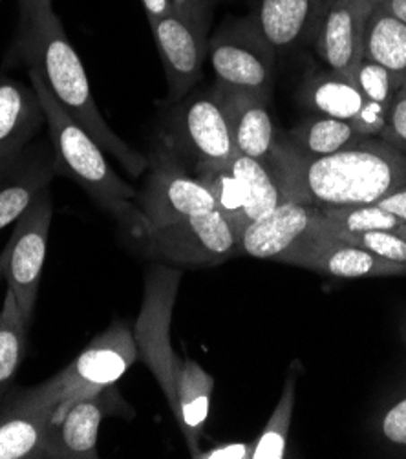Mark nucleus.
<instances>
[{
    "mask_svg": "<svg viewBox=\"0 0 406 459\" xmlns=\"http://www.w3.org/2000/svg\"><path fill=\"white\" fill-rule=\"evenodd\" d=\"M265 165L284 200L317 209L376 204L406 186V154L381 137H365L330 156L306 158L279 135L273 156Z\"/></svg>",
    "mask_w": 406,
    "mask_h": 459,
    "instance_id": "f257e3e1",
    "label": "nucleus"
},
{
    "mask_svg": "<svg viewBox=\"0 0 406 459\" xmlns=\"http://www.w3.org/2000/svg\"><path fill=\"white\" fill-rule=\"evenodd\" d=\"M24 63L35 70L57 103L114 156L134 178L149 169V156H143L107 125L90 90L84 66L68 40L54 6H44L28 17H21L19 33L12 46L6 65Z\"/></svg>",
    "mask_w": 406,
    "mask_h": 459,
    "instance_id": "f03ea898",
    "label": "nucleus"
},
{
    "mask_svg": "<svg viewBox=\"0 0 406 459\" xmlns=\"http://www.w3.org/2000/svg\"><path fill=\"white\" fill-rule=\"evenodd\" d=\"M30 84L47 114L48 137L57 160L59 176H68L82 187L103 211L110 212L130 237L143 229V214L135 204V189L116 174L105 158V151L54 98L35 70H28Z\"/></svg>",
    "mask_w": 406,
    "mask_h": 459,
    "instance_id": "7ed1b4c3",
    "label": "nucleus"
},
{
    "mask_svg": "<svg viewBox=\"0 0 406 459\" xmlns=\"http://www.w3.org/2000/svg\"><path fill=\"white\" fill-rule=\"evenodd\" d=\"M138 357V344L130 328L116 320L103 333L90 342L65 370L52 379L40 383L57 411L68 403L94 395L103 388L116 385Z\"/></svg>",
    "mask_w": 406,
    "mask_h": 459,
    "instance_id": "20e7f679",
    "label": "nucleus"
},
{
    "mask_svg": "<svg viewBox=\"0 0 406 459\" xmlns=\"http://www.w3.org/2000/svg\"><path fill=\"white\" fill-rule=\"evenodd\" d=\"M135 204L143 214V229L163 227L216 209L205 186L189 172L163 140L154 145L149 156L145 183L135 195Z\"/></svg>",
    "mask_w": 406,
    "mask_h": 459,
    "instance_id": "39448f33",
    "label": "nucleus"
},
{
    "mask_svg": "<svg viewBox=\"0 0 406 459\" xmlns=\"http://www.w3.org/2000/svg\"><path fill=\"white\" fill-rule=\"evenodd\" d=\"M161 140L193 174L209 167H229L237 156L223 112L211 88L205 94L174 103Z\"/></svg>",
    "mask_w": 406,
    "mask_h": 459,
    "instance_id": "423d86ee",
    "label": "nucleus"
},
{
    "mask_svg": "<svg viewBox=\"0 0 406 459\" xmlns=\"http://www.w3.org/2000/svg\"><path fill=\"white\" fill-rule=\"evenodd\" d=\"M134 240L147 256L179 265H218L238 253V235L216 209L163 227L143 229Z\"/></svg>",
    "mask_w": 406,
    "mask_h": 459,
    "instance_id": "0eeeda50",
    "label": "nucleus"
},
{
    "mask_svg": "<svg viewBox=\"0 0 406 459\" xmlns=\"http://www.w3.org/2000/svg\"><path fill=\"white\" fill-rule=\"evenodd\" d=\"M207 57L216 82L267 98L273 94L277 52L249 15L225 22L209 39Z\"/></svg>",
    "mask_w": 406,
    "mask_h": 459,
    "instance_id": "6e6552de",
    "label": "nucleus"
},
{
    "mask_svg": "<svg viewBox=\"0 0 406 459\" xmlns=\"http://www.w3.org/2000/svg\"><path fill=\"white\" fill-rule=\"evenodd\" d=\"M149 24L167 75V103L174 105L187 98L202 79L209 54L211 21L172 4L165 15L149 19Z\"/></svg>",
    "mask_w": 406,
    "mask_h": 459,
    "instance_id": "1a4fd4ad",
    "label": "nucleus"
},
{
    "mask_svg": "<svg viewBox=\"0 0 406 459\" xmlns=\"http://www.w3.org/2000/svg\"><path fill=\"white\" fill-rule=\"evenodd\" d=\"M52 216V196L48 189H44L19 216L13 235L4 247V281L15 293L19 309L28 325L31 323L35 311L42 265L44 258H47Z\"/></svg>",
    "mask_w": 406,
    "mask_h": 459,
    "instance_id": "9d476101",
    "label": "nucleus"
},
{
    "mask_svg": "<svg viewBox=\"0 0 406 459\" xmlns=\"http://www.w3.org/2000/svg\"><path fill=\"white\" fill-rule=\"evenodd\" d=\"M108 416L134 418L132 406L121 397L116 385L68 403L57 411L50 425L47 457L98 459L99 429Z\"/></svg>",
    "mask_w": 406,
    "mask_h": 459,
    "instance_id": "9b49d317",
    "label": "nucleus"
},
{
    "mask_svg": "<svg viewBox=\"0 0 406 459\" xmlns=\"http://www.w3.org/2000/svg\"><path fill=\"white\" fill-rule=\"evenodd\" d=\"M277 262L298 265L333 279H379L406 274V265L388 262L344 238L309 227Z\"/></svg>",
    "mask_w": 406,
    "mask_h": 459,
    "instance_id": "f8f14e48",
    "label": "nucleus"
},
{
    "mask_svg": "<svg viewBox=\"0 0 406 459\" xmlns=\"http://www.w3.org/2000/svg\"><path fill=\"white\" fill-rule=\"evenodd\" d=\"M179 271L158 267L149 277L147 300L138 323V341L142 344L143 359L156 376L172 414L177 411L176 401V372L179 360L168 342V325L172 304L176 300V288Z\"/></svg>",
    "mask_w": 406,
    "mask_h": 459,
    "instance_id": "ddd939ff",
    "label": "nucleus"
},
{
    "mask_svg": "<svg viewBox=\"0 0 406 459\" xmlns=\"http://www.w3.org/2000/svg\"><path fill=\"white\" fill-rule=\"evenodd\" d=\"M56 410L39 385L13 388L0 403V459L47 457Z\"/></svg>",
    "mask_w": 406,
    "mask_h": 459,
    "instance_id": "4468645a",
    "label": "nucleus"
},
{
    "mask_svg": "<svg viewBox=\"0 0 406 459\" xmlns=\"http://www.w3.org/2000/svg\"><path fill=\"white\" fill-rule=\"evenodd\" d=\"M57 174L50 137H35L22 151L0 160V231L17 221Z\"/></svg>",
    "mask_w": 406,
    "mask_h": 459,
    "instance_id": "2eb2a0df",
    "label": "nucleus"
},
{
    "mask_svg": "<svg viewBox=\"0 0 406 459\" xmlns=\"http://www.w3.org/2000/svg\"><path fill=\"white\" fill-rule=\"evenodd\" d=\"M211 91L228 123L237 154L258 160L265 165L273 156L281 135L269 114L271 98L220 82H216Z\"/></svg>",
    "mask_w": 406,
    "mask_h": 459,
    "instance_id": "dca6fc26",
    "label": "nucleus"
},
{
    "mask_svg": "<svg viewBox=\"0 0 406 459\" xmlns=\"http://www.w3.org/2000/svg\"><path fill=\"white\" fill-rule=\"evenodd\" d=\"M376 4L372 0H328L313 46L326 68L353 75L363 59L367 21Z\"/></svg>",
    "mask_w": 406,
    "mask_h": 459,
    "instance_id": "f3484780",
    "label": "nucleus"
},
{
    "mask_svg": "<svg viewBox=\"0 0 406 459\" xmlns=\"http://www.w3.org/2000/svg\"><path fill=\"white\" fill-rule=\"evenodd\" d=\"M328 0H255L251 21L279 54L313 44Z\"/></svg>",
    "mask_w": 406,
    "mask_h": 459,
    "instance_id": "a211bd4d",
    "label": "nucleus"
},
{
    "mask_svg": "<svg viewBox=\"0 0 406 459\" xmlns=\"http://www.w3.org/2000/svg\"><path fill=\"white\" fill-rule=\"evenodd\" d=\"M319 209L295 202L284 200L273 211L262 218L251 221L238 240V253L253 258L279 260L317 218Z\"/></svg>",
    "mask_w": 406,
    "mask_h": 459,
    "instance_id": "6ab92c4d",
    "label": "nucleus"
},
{
    "mask_svg": "<svg viewBox=\"0 0 406 459\" xmlns=\"http://www.w3.org/2000/svg\"><path fill=\"white\" fill-rule=\"evenodd\" d=\"M47 125L35 88L0 74V160H6L31 143Z\"/></svg>",
    "mask_w": 406,
    "mask_h": 459,
    "instance_id": "aec40b11",
    "label": "nucleus"
},
{
    "mask_svg": "<svg viewBox=\"0 0 406 459\" xmlns=\"http://www.w3.org/2000/svg\"><path fill=\"white\" fill-rule=\"evenodd\" d=\"M300 105L319 116L351 121L367 103L353 77L330 68L307 74L298 88Z\"/></svg>",
    "mask_w": 406,
    "mask_h": 459,
    "instance_id": "412c9836",
    "label": "nucleus"
},
{
    "mask_svg": "<svg viewBox=\"0 0 406 459\" xmlns=\"http://www.w3.org/2000/svg\"><path fill=\"white\" fill-rule=\"evenodd\" d=\"M214 388V379L193 359H184L176 372V421L182 429L189 452L198 457V441L209 416V403Z\"/></svg>",
    "mask_w": 406,
    "mask_h": 459,
    "instance_id": "4be33fe9",
    "label": "nucleus"
},
{
    "mask_svg": "<svg viewBox=\"0 0 406 459\" xmlns=\"http://www.w3.org/2000/svg\"><path fill=\"white\" fill-rule=\"evenodd\" d=\"M286 143L306 158H321L335 154L346 147H351L365 140L353 123L348 119H337L315 114L302 119L288 134H284Z\"/></svg>",
    "mask_w": 406,
    "mask_h": 459,
    "instance_id": "5701e85b",
    "label": "nucleus"
},
{
    "mask_svg": "<svg viewBox=\"0 0 406 459\" xmlns=\"http://www.w3.org/2000/svg\"><path fill=\"white\" fill-rule=\"evenodd\" d=\"M363 57L406 79V24L379 4L367 21Z\"/></svg>",
    "mask_w": 406,
    "mask_h": 459,
    "instance_id": "b1692460",
    "label": "nucleus"
},
{
    "mask_svg": "<svg viewBox=\"0 0 406 459\" xmlns=\"http://www.w3.org/2000/svg\"><path fill=\"white\" fill-rule=\"evenodd\" d=\"M28 328L15 293L8 288L0 309V403L13 390L19 368L26 359Z\"/></svg>",
    "mask_w": 406,
    "mask_h": 459,
    "instance_id": "393cba45",
    "label": "nucleus"
},
{
    "mask_svg": "<svg viewBox=\"0 0 406 459\" xmlns=\"http://www.w3.org/2000/svg\"><path fill=\"white\" fill-rule=\"evenodd\" d=\"M401 220L377 204L350 205V207H328L319 209L313 229L333 237H351L370 231H397Z\"/></svg>",
    "mask_w": 406,
    "mask_h": 459,
    "instance_id": "a878e982",
    "label": "nucleus"
},
{
    "mask_svg": "<svg viewBox=\"0 0 406 459\" xmlns=\"http://www.w3.org/2000/svg\"><path fill=\"white\" fill-rule=\"evenodd\" d=\"M229 167L242 186L246 202L244 209L249 223L271 212L284 202L275 176L271 174L269 167L262 161L237 154Z\"/></svg>",
    "mask_w": 406,
    "mask_h": 459,
    "instance_id": "bb28decb",
    "label": "nucleus"
},
{
    "mask_svg": "<svg viewBox=\"0 0 406 459\" xmlns=\"http://www.w3.org/2000/svg\"><path fill=\"white\" fill-rule=\"evenodd\" d=\"M298 374H300V364L295 360L289 366V372L284 381V388L273 410V414H271L269 421L265 423V429L262 430V434L256 437L253 445L251 459H282L286 455Z\"/></svg>",
    "mask_w": 406,
    "mask_h": 459,
    "instance_id": "cd10ccee",
    "label": "nucleus"
},
{
    "mask_svg": "<svg viewBox=\"0 0 406 459\" xmlns=\"http://www.w3.org/2000/svg\"><path fill=\"white\" fill-rule=\"evenodd\" d=\"M193 176L211 193L216 204V211H220L221 216L231 223L240 240L249 221L246 218V209H244L246 205L244 191L238 178L233 174L231 167L200 169V170H194Z\"/></svg>",
    "mask_w": 406,
    "mask_h": 459,
    "instance_id": "c85d7f7f",
    "label": "nucleus"
},
{
    "mask_svg": "<svg viewBox=\"0 0 406 459\" xmlns=\"http://www.w3.org/2000/svg\"><path fill=\"white\" fill-rule=\"evenodd\" d=\"M351 77L357 82L358 90L363 91L367 100L381 103L386 108H390V105L397 94V90L406 81L401 75H397V74L386 70L384 66L372 63L365 57L358 61Z\"/></svg>",
    "mask_w": 406,
    "mask_h": 459,
    "instance_id": "c756f323",
    "label": "nucleus"
},
{
    "mask_svg": "<svg viewBox=\"0 0 406 459\" xmlns=\"http://www.w3.org/2000/svg\"><path fill=\"white\" fill-rule=\"evenodd\" d=\"M342 238L368 249L370 253L388 262L406 265V238L401 237L397 231H370V233L351 235Z\"/></svg>",
    "mask_w": 406,
    "mask_h": 459,
    "instance_id": "7c9ffc66",
    "label": "nucleus"
},
{
    "mask_svg": "<svg viewBox=\"0 0 406 459\" xmlns=\"http://www.w3.org/2000/svg\"><path fill=\"white\" fill-rule=\"evenodd\" d=\"M381 441L399 452H406V394L390 403L377 421Z\"/></svg>",
    "mask_w": 406,
    "mask_h": 459,
    "instance_id": "2f4dec72",
    "label": "nucleus"
},
{
    "mask_svg": "<svg viewBox=\"0 0 406 459\" xmlns=\"http://www.w3.org/2000/svg\"><path fill=\"white\" fill-rule=\"evenodd\" d=\"M381 140L406 154V81L397 90L388 108V119L381 134Z\"/></svg>",
    "mask_w": 406,
    "mask_h": 459,
    "instance_id": "473e14b6",
    "label": "nucleus"
},
{
    "mask_svg": "<svg viewBox=\"0 0 406 459\" xmlns=\"http://www.w3.org/2000/svg\"><path fill=\"white\" fill-rule=\"evenodd\" d=\"M388 119V108L381 103L367 100L363 108L351 119L355 130L363 137H381Z\"/></svg>",
    "mask_w": 406,
    "mask_h": 459,
    "instance_id": "72a5a7b5",
    "label": "nucleus"
},
{
    "mask_svg": "<svg viewBox=\"0 0 406 459\" xmlns=\"http://www.w3.org/2000/svg\"><path fill=\"white\" fill-rule=\"evenodd\" d=\"M253 445L228 443L221 446H214L211 450H200L198 457H202V459H251Z\"/></svg>",
    "mask_w": 406,
    "mask_h": 459,
    "instance_id": "f704fd0d",
    "label": "nucleus"
},
{
    "mask_svg": "<svg viewBox=\"0 0 406 459\" xmlns=\"http://www.w3.org/2000/svg\"><path fill=\"white\" fill-rule=\"evenodd\" d=\"M381 209L388 211L390 214L397 216L402 223H406V186L395 189L393 193L386 195L379 202H376Z\"/></svg>",
    "mask_w": 406,
    "mask_h": 459,
    "instance_id": "c9c22d12",
    "label": "nucleus"
},
{
    "mask_svg": "<svg viewBox=\"0 0 406 459\" xmlns=\"http://www.w3.org/2000/svg\"><path fill=\"white\" fill-rule=\"evenodd\" d=\"M218 0H172V4L182 8V10H187L205 21H211L212 17V10L216 6Z\"/></svg>",
    "mask_w": 406,
    "mask_h": 459,
    "instance_id": "e433bc0d",
    "label": "nucleus"
},
{
    "mask_svg": "<svg viewBox=\"0 0 406 459\" xmlns=\"http://www.w3.org/2000/svg\"><path fill=\"white\" fill-rule=\"evenodd\" d=\"M142 4L147 19H156L172 8V0H142Z\"/></svg>",
    "mask_w": 406,
    "mask_h": 459,
    "instance_id": "4c0bfd02",
    "label": "nucleus"
},
{
    "mask_svg": "<svg viewBox=\"0 0 406 459\" xmlns=\"http://www.w3.org/2000/svg\"><path fill=\"white\" fill-rule=\"evenodd\" d=\"M379 6L406 24V0H383Z\"/></svg>",
    "mask_w": 406,
    "mask_h": 459,
    "instance_id": "58836bf2",
    "label": "nucleus"
},
{
    "mask_svg": "<svg viewBox=\"0 0 406 459\" xmlns=\"http://www.w3.org/2000/svg\"><path fill=\"white\" fill-rule=\"evenodd\" d=\"M21 17H28L44 6H52V0H19Z\"/></svg>",
    "mask_w": 406,
    "mask_h": 459,
    "instance_id": "ea45409f",
    "label": "nucleus"
},
{
    "mask_svg": "<svg viewBox=\"0 0 406 459\" xmlns=\"http://www.w3.org/2000/svg\"><path fill=\"white\" fill-rule=\"evenodd\" d=\"M4 262H6V253L3 249V253H0V281L4 279Z\"/></svg>",
    "mask_w": 406,
    "mask_h": 459,
    "instance_id": "a19ab883",
    "label": "nucleus"
},
{
    "mask_svg": "<svg viewBox=\"0 0 406 459\" xmlns=\"http://www.w3.org/2000/svg\"><path fill=\"white\" fill-rule=\"evenodd\" d=\"M397 233H399L401 237H404V238H406V223H401V227L397 229Z\"/></svg>",
    "mask_w": 406,
    "mask_h": 459,
    "instance_id": "79ce46f5",
    "label": "nucleus"
},
{
    "mask_svg": "<svg viewBox=\"0 0 406 459\" xmlns=\"http://www.w3.org/2000/svg\"><path fill=\"white\" fill-rule=\"evenodd\" d=\"M402 335H404V341H406V320H404V325H402Z\"/></svg>",
    "mask_w": 406,
    "mask_h": 459,
    "instance_id": "37998d69",
    "label": "nucleus"
},
{
    "mask_svg": "<svg viewBox=\"0 0 406 459\" xmlns=\"http://www.w3.org/2000/svg\"><path fill=\"white\" fill-rule=\"evenodd\" d=\"M372 3H374V4H379V3H383V0H372Z\"/></svg>",
    "mask_w": 406,
    "mask_h": 459,
    "instance_id": "c03bdc74",
    "label": "nucleus"
},
{
    "mask_svg": "<svg viewBox=\"0 0 406 459\" xmlns=\"http://www.w3.org/2000/svg\"><path fill=\"white\" fill-rule=\"evenodd\" d=\"M0 3H3V0H0Z\"/></svg>",
    "mask_w": 406,
    "mask_h": 459,
    "instance_id": "a18cd8bd",
    "label": "nucleus"
}]
</instances>
